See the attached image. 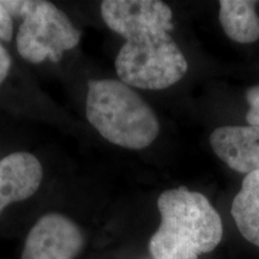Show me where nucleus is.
<instances>
[{
  "label": "nucleus",
  "mask_w": 259,
  "mask_h": 259,
  "mask_svg": "<svg viewBox=\"0 0 259 259\" xmlns=\"http://www.w3.org/2000/svg\"><path fill=\"white\" fill-rule=\"evenodd\" d=\"M101 15L107 27L125 38L115 59L122 83L131 88L162 90L185 76L189 64L169 31L173 14L158 0H106Z\"/></svg>",
  "instance_id": "obj_1"
},
{
  "label": "nucleus",
  "mask_w": 259,
  "mask_h": 259,
  "mask_svg": "<svg viewBox=\"0 0 259 259\" xmlns=\"http://www.w3.org/2000/svg\"><path fill=\"white\" fill-rule=\"evenodd\" d=\"M157 208L161 223L149 241L153 259H198L221 242V216L204 194L184 186L167 190Z\"/></svg>",
  "instance_id": "obj_2"
},
{
  "label": "nucleus",
  "mask_w": 259,
  "mask_h": 259,
  "mask_svg": "<svg viewBox=\"0 0 259 259\" xmlns=\"http://www.w3.org/2000/svg\"><path fill=\"white\" fill-rule=\"evenodd\" d=\"M85 113L103 138L121 148H147L160 132L153 108L121 80H89Z\"/></svg>",
  "instance_id": "obj_3"
},
{
  "label": "nucleus",
  "mask_w": 259,
  "mask_h": 259,
  "mask_svg": "<svg viewBox=\"0 0 259 259\" xmlns=\"http://www.w3.org/2000/svg\"><path fill=\"white\" fill-rule=\"evenodd\" d=\"M80 31L69 17L50 2L31 0L30 8L19 25L16 44L18 53L32 64L46 59L59 63L64 52L79 44Z\"/></svg>",
  "instance_id": "obj_4"
},
{
  "label": "nucleus",
  "mask_w": 259,
  "mask_h": 259,
  "mask_svg": "<svg viewBox=\"0 0 259 259\" xmlns=\"http://www.w3.org/2000/svg\"><path fill=\"white\" fill-rule=\"evenodd\" d=\"M83 247V233L72 220L47 213L29 232L21 259H76Z\"/></svg>",
  "instance_id": "obj_5"
},
{
  "label": "nucleus",
  "mask_w": 259,
  "mask_h": 259,
  "mask_svg": "<svg viewBox=\"0 0 259 259\" xmlns=\"http://www.w3.org/2000/svg\"><path fill=\"white\" fill-rule=\"evenodd\" d=\"M210 145L231 169L259 171V126H222L210 135Z\"/></svg>",
  "instance_id": "obj_6"
},
{
  "label": "nucleus",
  "mask_w": 259,
  "mask_h": 259,
  "mask_svg": "<svg viewBox=\"0 0 259 259\" xmlns=\"http://www.w3.org/2000/svg\"><path fill=\"white\" fill-rule=\"evenodd\" d=\"M44 169L34 155L12 153L0 160V213L11 203L30 198L38 190Z\"/></svg>",
  "instance_id": "obj_7"
},
{
  "label": "nucleus",
  "mask_w": 259,
  "mask_h": 259,
  "mask_svg": "<svg viewBox=\"0 0 259 259\" xmlns=\"http://www.w3.org/2000/svg\"><path fill=\"white\" fill-rule=\"evenodd\" d=\"M257 2L221 0L219 19L226 35L239 44H252L259 38Z\"/></svg>",
  "instance_id": "obj_8"
},
{
  "label": "nucleus",
  "mask_w": 259,
  "mask_h": 259,
  "mask_svg": "<svg viewBox=\"0 0 259 259\" xmlns=\"http://www.w3.org/2000/svg\"><path fill=\"white\" fill-rule=\"evenodd\" d=\"M231 211L242 236L259 247V171L246 176Z\"/></svg>",
  "instance_id": "obj_9"
},
{
  "label": "nucleus",
  "mask_w": 259,
  "mask_h": 259,
  "mask_svg": "<svg viewBox=\"0 0 259 259\" xmlns=\"http://www.w3.org/2000/svg\"><path fill=\"white\" fill-rule=\"evenodd\" d=\"M246 100L250 106L246 114V120L248 125L259 126V85L252 87L246 92Z\"/></svg>",
  "instance_id": "obj_10"
},
{
  "label": "nucleus",
  "mask_w": 259,
  "mask_h": 259,
  "mask_svg": "<svg viewBox=\"0 0 259 259\" xmlns=\"http://www.w3.org/2000/svg\"><path fill=\"white\" fill-rule=\"evenodd\" d=\"M14 36V21L8 10L0 2V38L3 41H11Z\"/></svg>",
  "instance_id": "obj_11"
},
{
  "label": "nucleus",
  "mask_w": 259,
  "mask_h": 259,
  "mask_svg": "<svg viewBox=\"0 0 259 259\" xmlns=\"http://www.w3.org/2000/svg\"><path fill=\"white\" fill-rule=\"evenodd\" d=\"M31 0H8V2H3V5L8 10L10 15L16 16V17L23 18L25 14L28 12L30 8Z\"/></svg>",
  "instance_id": "obj_12"
},
{
  "label": "nucleus",
  "mask_w": 259,
  "mask_h": 259,
  "mask_svg": "<svg viewBox=\"0 0 259 259\" xmlns=\"http://www.w3.org/2000/svg\"><path fill=\"white\" fill-rule=\"evenodd\" d=\"M11 63V57H10L9 52L0 44V84L4 82L8 77Z\"/></svg>",
  "instance_id": "obj_13"
},
{
  "label": "nucleus",
  "mask_w": 259,
  "mask_h": 259,
  "mask_svg": "<svg viewBox=\"0 0 259 259\" xmlns=\"http://www.w3.org/2000/svg\"><path fill=\"white\" fill-rule=\"evenodd\" d=\"M144 259H153V258H144Z\"/></svg>",
  "instance_id": "obj_14"
}]
</instances>
